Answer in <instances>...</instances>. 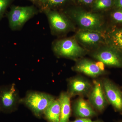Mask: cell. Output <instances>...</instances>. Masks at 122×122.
I'll return each mask as SVG.
<instances>
[{
  "instance_id": "1",
  "label": "cell",
  "mask_w": 122,
  "mask_h": 122,
  "mask_svg": "<svg viewBox=\"0 0 122 122\" xmlns=\"http://www.w3.org/2000/svg\"><path fill=\"white\" fill-rule=\"evenodd\" d=\"M55 98L49 94L39 92L32 91L27 93L20 103H23L30 109L38 118H41L44 112Z\"/></svg>"
},
{
  "instance_id": "2",
  "label": "cell",
  "mask_w": 122,
  "mask_h": 122,
  "mask_svg": "<svg viewBox=\"0 0 122 122\" xmlns=\"http://www.w3.org/2000/svg\"><path fill=\"white\" fill-rule=\"evenodd\" d=\"M53 49L58 56L76 60L83 56L86 51L72 38L57 40L53 45Z\"/></svg>"
},
{
  "instance_id": "3",
  "label": "cell",
  "mask_w": 122,
  "mask_h": 122,
  "mask_svg": "<svg viewBox=\"0 0 122 122\" xmlns=\"http://www.w3.org/2000/svg\"><path fill=\"white\" fill-rule=\"evenodd\" d=\"M83 30L101 32L103 30L104 22L100 15L81 10H75L71 15Z\"/></svg>"
},
{
  "instance_id": "4",
  "label": "cell",
  "mask_w": 122,
  "mask_h": 122,
  "mask_svg": "<svg viewBox=\"0 0 122 122\" xmlns=\"http://www.w3.org/2000/svg\"><path fill=\"white\" fill-rule=\"evenodd\" d=\"M37 13L33 6L13 7L8 15L10 26L13 30H20Z\"/></svg>"
},
{
  "instance_id": "5",
  "label": "cell",
  "mask_w": 122,
  "mask_h": 122,
  "mask_svg": "<svg viewBox=\"0 0 122 122\" xmlns=\"http://www.w3.org/2000/svg\"><path fill=\"white\" fill-rule=\"evenodd\" d=\"M87 97L88 101L97 113H102L109 104L105 96L102 81L93 80L92 87Z\"/></svg>"
},
{
  "instance_id": "6",
  "label": "cell",
  "mask_w": 122,
  "mask_h": 122,
  "mask_svg": "<svg viewBox=\"0 0 122 122\" xmlns=\"http://www.w3.org/2000/svg\"><path fill=\"white\" fill-rule=\"evenodd\" d=\"M93 56L108 66L122 68V54L112 46L99 49L93 54Z\"/></svg>"
},
{
  "instance_id": "7",
  "label": "cell",
  "mask_w": 122,
  "mask_h": 122,
  "mask_svg": "<svg viewBox=\"0 0 122 122\" xmlns=\"http://www.w3.org/2000/svg\"><path fill=\"white\" fill-rule=\"evenodd\" d=\"M105 96L109 103L115 111L122 114V92L116 84L110 79L102 80Z\"/></svg>"
},
{
  "instance_id": "8",
  "label": "cell",
  "mask_w": 122,
  "mask_h": 122,
  "mask_svg": "<svg viewBox=\"0 0 122 122\" xmlns=\"http://www.w3.org/2000/svg\"><path fill=\"white\" fill-rule=\"evenodd\" d=\"M68 91L71 97L76 96H87L92 86V83L81 76H74L68 79Z\"/></svg>"
},
{
  "instance_id": "9",
  "label": "cell",
  "mask_w": 122,
  "mask_h": 122,
  "mask_svg": "<svg viewBox=\"0 0 122 122\" xmlns=\"http://www.w3.org/2000/svg\"><path fill=\"white\" fill-rule=\"evenodd\" d=\"M45 13L52 32L63 33L68 32L71 27L70 22L66 17L56 11L46 10Z\"/></svg>"
},
{
  "instance_id": "10",
  "label": "cell",
  "mask_w": 122,
  "mask_h": 122,
  "mask_svg": "<svg viewBox=\"0 0 122 122\" xmlns=\"http://www.w3.org/2000/svg\"><path fill=\"white\" fill-rule=\"evenodd\" d=\"M73 70L92 78L97 77L106 73L105 70L99 68L97 62L85 58L78 60Z\"/></svg>"
},
{
  "instance_id": "11",
  "label": "cell",
  "mask_w": 122,
  "mask_h": 122,
  "mask_svg": "<svg viewBox=\"0 0 122 122\" xmlns=\"http://www.w3.org/2000/svg\"><path fill=\"white\" fill-rule=\"evenodd\" d=\"M73 113L77 118H89L96 117L97 113L89 101L80 97L76 99L73 105Z\"/></svg>"
},
{
  "instance_id": "12",
  "label": "cell",
  "mask_w": 122,
  "mask_h": 122,
  "mask_svg": "<svg viewBox=\"0 0 122 122\" xmlns=\"http://www.w3.org/2000/svg\"><path fill=\"white\" fill-rule=\"evenodd\" d=\"M1 98L3 107L8 110L16 109L20 100L14 84H13L9 90L2 93Z\"/></svg>"
},
{
  "instance_id": "13",
  "label": "cell",
  "mask_w": 122,
  "mask_h": 122,
  "mask_svg": "<svg viewBox=\"0 0 122 122\" xmlns=\"http://www.w3.org/2000/svg\"><path fill=\"white\" fill-rule=\"evenodd\" d=\"M76 37L81 43L86 46L95 45L103 41L100 32L91 30H81L77 34Z\"/></svg>"
},
{
  "instance_id": "14",
  "label": "cell",
  "mask_w": 122,
  "mask_h": 122,
  "mask_svg": "<svg viewBox=\"0 0 122 122\" xmlns=\"http://www.w3.org/2000/svg\"><path fill=\"white\" fill-rule=\"evenodd\" d=\"M71 98L67 92H62L58 100L61 106V116L59 122H68L72 112Z\"/></svg>"
},
{
  "instance_id": "15",
  "label": "cell",
  "mask_w": 122,
  "mask_h": 122,
  "mask_svg": "<svg viewBox=\"0 0 122 122\" xmlns=\"http://www.w3.org/2000/svg\"><path fill=\"white\" fill-rule=\"evenodd\" d=\"M44 115L48 122H59L61 106L58 99H55L49 105L44 112Z\"/></svg>"
},
{
  "instance_id": "16",
  "label": "cell",
  "mask_w": 122,
  "mask_h": 122,
  "mask_svg": "<svg viewBox=\"0 0 122 122\" xmlns=\"http://www.w3.org/2000/svg\"><path fill=\"white\" fill-rule=\"evenodd\" d=\"M109 42L111 46L122 54V29H118L110 34Z\"/></svg>"
},
{
  "instance_id": "17",
  "label": "cell",
  "mask_w": 122,
  "mask_h": 122,
  "mask_svg": "<svg viewBox=\"0 0 122 122\" xmlns=\"http://www.w3.org/2000/svg\"><path fill=\"white\" fill-rule=\"evenodd\" d=\"M113 2V0H95L93 7L96 10L106 9L111 7Z\"/></svg>"
},
{
  "instance_id": "18",
  "label": "cell",
  "mask_w": 122,
  "mask_h": 122,
  "mask_svg": "<svg viewBox=\"0 0 122 122\" xmlns=\"http://www.w3.org/2000/svg\"><path fill=\"white\" fill-rule=\"evenodd\" d=\"M113 20L118 23H122V9H118L112 14Z\"/></svg>"
},
{
  "instance_id": "19",
  "label": "cell",
  "mask_w": 122,
  "mask_h": 122,
  "mask_svg": "<svg viewBox=\"0 0 122 122\" xmlns=\"http://www.w3.org/2000/svg\"><path fill=\"white\" fill-rule=\"evenodd\" d=\"M66 0H48L46 5L48 7H54L63 4Z\"/></svg>"
},
{
  "instance_id": "20",
  "label": "cell",
  "mask_w": 122,
  "mask_h": 122,
  "mask_svg": "<svg viewBox=\"0 0 122 122\" xmlns=\"http://www.w3.org/2000/svg\"><path fill=\"white\" fill-rule=\"evenodd\" d=\"M9 2L10 0H0V18L3 15Z\"/></svg>"
},
{
  "instance_id": "21",
  "label": "cell",
  "mask_w": 122,
  "mask_h": 122,
  "mask_svg": "<svg viewBox=\"0 0 122 122\" xmlns=\"http://www.w3.org/2000/svg\"><path fill=\"white\" fill-rule=\"evenodd\" d=\"M68 122H104L102 120L98 119L96 120H92L89 118H77L73 121H69Z\"/></svg>"
},
{
  "instance_id": "22",
  "label": "cell",
  "mask_w": 122,
  "mask_h": 122,
  "mask_svg": "<svg viewBox=\"0 0 122 122\" xmlns=\"http://www.w3.org/2000/svg\"><path fill=\"white\" fill-rule=\"evenodd\" d=\"M115 4L119 9H122V0H115Z\"/></svg>"
},
{
  "instance_id": "23",
  "label": "cell",
  "mask_w": 122,
  "mask_h": 122,
  "mask_svg": "<svg viewBox=\"0 0 122 122\" xmlns=\"http://www.w3.org/2000/svg\"><path fill=\"white\" fill-rule=\"evenodd\" d=\"M80 2L86 4H90L93 2L94 0H78Z\"/></svg>"
},
{
  "instance_id": "24",
  "label": "cell",
  "mask_w": 122,
  "mask_h": 122,
  "mask_svg": "<svg viewBox=\"0 0 122 122\" xmlns=\"http://www.w3.org/2000/svg\"><path fill=\"white\" fill-rule=\"evenodd\" d=\"M40 3L44 5H46V4H47V1L48 0H38Z\"/></svg>"
},
{
  "instance_id": "25",
  "label": "cell",
  "mask_w": 122,
  "mask_h": 122,
  "mask_svg": "<svg viewBox=\"0 0 122 122\" xmlns=\"http://www.w3.org/2000/svg\"><path fill=\"white\" fill-rule=\"evenodd\" d=\"M117 122H122V120H119V121H118Z\"/></svg>"
},
{
  "instance_id": "26",
  "label": "cell",
  "mask_w": 122,
  "mask_h": 122,
  "mask_svg": "<svg viewBox=\"0 0 122 122\" xmlns=\"http://www.w3.org/2000/svg\"><path fill=\"white\" fill-rule=\"evenodd\" d=\"M30 0L32 1H34V0Z\"/></svg>"
}]
</instances>
